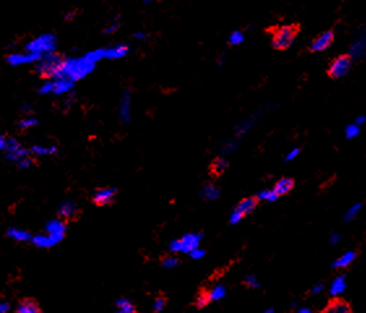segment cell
Returning a JSON list of instances; mask_svg holds the SVG:
<instances>
[{"instance_id":"836d02e7","label":"cell","mask_w":366,"mask_h":313,"mask_svg":"<svg viewBox=\"0 0 366 313\" xmlns=\"http://www.w3.org/2000/svg\"><path fill=\"white\" fill-rule=\"evenodd\" d=\"M237 146H239V141L237 140H231V141L224 142L222 145V153L223 154H229V153L235 152Z\"/></svg>"},{"instance_id":"cb8c5ba5","label":"cell","mask_w":366,"mask_h":313,"mask_svg":"<svg viewBox=\"0 0 366 313\" xmlns=\"http://www.w3.org/2000/svg\"><path fill=\"white\" fill-rule=\"evenodd\" d=\"M17 125H18V128L22 129V131H25V129H30V128H34V127H37L38 120H37V118H34V116H31V115H26L25 118H22L18 120Z\"/></svg>"},{"instance_id":"7a4b0ae2","label":"cell","mask_w":366,"mask_h":313,"mask_svg":"<svg viewBox=\"0 0 366 313\" xmlns=\"http://www.w3.org/2000/svg\"><path fill=\"white\" fill-rule=\"evenodd\" d=\"M63 64H64V57L60 56L56 52L52 54L43 55L40 57L39 61L35 63V69L38 73L44 78H56L61 77V72H63Z\"/></svg>"},{"instance_id":"74e56055","label":"cell","mask_w":366,"mask_h":313,"mask_svg":"<svg viewBox=\"0 0 366 313\" xmlns=\"http://www.w3.org/2000/svg\"><path fill=\"white\" fill-rule=\"evenodd\" d=\"M31 165H33V159L29 158V157L21 159L20 162H17V166H18L20 169H29V167H31Z\"/></svg>"},{"instance_id":"f35d334b","label":"cell","mask_w":366,"mask_h":313,"mask_svg":"<svg viewBox=\"0 0 366 313\" xmlns=\"http://www.w3.org/2000/svg\"><path fill=\"white\" fill-rule=\"evenodd\" d=\"M225 290L222 286H218L216 289L212 290V300L214 299H220L222 297H224Z\"/></svg>"},{"instance_id":"3957f363","label":"cell","mask_w":366,"mask_h":313,"mask_svg":"<svg viewBox=\"0 0 366 313\" xmlns=\"http://www.w3.org/2000/svg\"><path fill=\"white\" fill-rule=\"evenodd\" d=\"M0 149L8 161L16 162V163L31 154L30 149L24 148V145L21 144L16 137L7 135L0 136Z\"/></svg>"},{"instance_id":"60d3db41","label":"cell","mask_w":366,"mask_h":313,"mask_svg":"<svg viewBox=\"0 0 366 313\" xmlns=\"http://www.w3.org/2000/svg\"><path fill=\"white\" fill-rule=\"evenodd\" d=\"M299 154H300V149L299 148L292 149V150H291V152H289L288 154L286 155V162L293 161V159H296L297 157H299Z\"/></svg>"},{"instance_id":"9a60e30c","label":"cell","mask_w":366,"mask_h":313,"mask_svg":"<svg viewBox=\"0 0 366 313\" xmlns=\"http://www.w3.org/2000/svg\"><path fill=\"white\" fill-rule=\"evenodd\" d=\"M55 81V95H67L71 94L72 90H73L74 82L72 80H69L68 77H59Z\"/></svg>"},{"instance_id":"8d00e7d4","label":"cell","mask_w":366,"mask_h":313,"mask_svg":"<svg viewBox=\"0 0 366 313\" xmlns=\"http://www.w3.org/2000/svg\"><path fill=\"white\" fill-rule=\"evenodd\" d=\"M244 218V214H241V213L239 212V210H233L231 214V217H229V221H231L232 225H236V223H239L241 219Z\"/></svg>"},{"instance_id":"4316f807","label":"cell","mask_w":366,"mask_h":313,"mask_svg":"<svg viewBox=\"0 0 366 313\" xmlns=\"http://www.w3.org/2000/svg\"><path fill=\"white\" fill-rule=\"evenodd\" d=\"M55 90V81L54 80H44L42 84L39 85L38 88V93L42 95H47V94H54Z\"/></svg>"},{"instance_id":"44dd1931","label":"cell","mask_w":366,"mask_h":313,"mask_svg":"<svg viewBox=\"0 0 366 313\" xmlns=\"http://www.w3.org/2000/svg\"><path fill=\"white\" fill-rule=\"evenodd\" d=\"M346 287H347L346 278L343 276L336 277L335 280L331 282V285H330V294H331L333 297H338V295H340V294H343L346 291Z\"/></svg>"},{"instance_id":"d6a6232c","label":"cell","mask_w":366,"mask_h":313,"mask_svg":"<svg viewBox=\"0 0 366 313\" xmlns=\"http://www.w3.org/2000/svg\"><path fill=\"white\" fill-rule=\"evenodd\" d=\"M361 208H363L361 204H355V205L351 206V208L346 212V216H344L346 221H352V219L356 218L357 214H359L360 210H361Z\"/></svg>"},{"instance_id":"ba28073f","label":"cell","mask_w":366,"mask_h":313,"mask_svg":"<svg viewBox=\"0 0 366 313\" xmlns=\"http://www.w3.org/2000/svg\"><path fill=\"white\" fill-rule=\"evenodd\" d=\"M40 55L33 54V52H12L7 56V63L12 67H18V65H25V64H34V63H38L40 59Z\"/></svg>"},{"instance_id":"bcb514c9","label":"cell","mask_w":366,"mask_h":313,"mask_svg":"<svg viewBox=\"0 0 366 313\" xmlns=\"http://www.w3.org/2000/svg\"><path fill=\"white\" fill-rule=\"evenodd\" d=\"M323 289H325V287H323V285H316V286L313 287L312 293H313V294H319V293H322Z\"/></svg>"},{"instance_id":"83f0119b","label":"cell","mask_w":366,"mask_h":313,"mask_svg":"<svg viewBox=\"0 0 366 313\" xmlns=\"http://www.w3.org/2000/svg\"><path fill=\"white\" fill-rule=\"evenodd\" d=\"M85 56L88 57L91 63L97 64L98 61H101L104 59V48H95V50L93 51H88V52L85 54Z\"/></svg>"},{"instance_id":"7402d4cb","label":"cell","mask_w":366,"mask_h":313,"mask_svg":"<svg viewBox=\"0 0 366 313\" xmlns=\"http://www.w3.org/2000/svg\"><path fill=\"white\" fill-rule=\"evenodd\" d=\"M212 300V291H208V290H199V293L197 294V298H195V307L197 310H202L205 308L210 302Z\"/></svg>"},{"instance_id":"f1b7e54d","label":"cell","mask_w":366,"mask_h":313,"mask_svg":"<svg viewBox=\"0 0 366 313\" xmlns=\"http://www.w3.org/2000/svg\"><path fill=\"white\" fill-rule=\"evenodd\" d=\"M228 42L232 46H239V44L244 43L245 42V34L242 33L241 30H235L229 34Z\"/></svg>"},{"instance_id":"f546056e","label":"cell","mask_w":366,"mask_h":313,"mask_svg":"<svg viewBox=\"0 0 366 313\" xmlns=\"http://www.w3.org/2000/svg\"><path fill=\"white\" fill-rule=\"evenodd\" d=\"M279 196L276 195V192L274 189H265V191H261V192L257 195V199L258 201H275Z\"/></svg>"},{"instance_id":"1f68e13d","label":"cell","mask_w":366,"mask_h":313,"mask_svg":"<svg viewBox=\"0 0 366 313\" xmlns=\"http://www.w3.org/2000/svg\"><path fill=\"white\" fill-rule=\"evenodd\" d=\"M120 29V20L118 16H115L111 18V22L103 29L104 34H114Z\"/></svg>"},{"instance_id":"d590c367","label":"cell","mask_w":366,"mask_h":313,"mask_svg":"<svg viewBox=\"0 0 366 313\" xmlns=\"http://www.w3.org/2000/svg\"><path fill=\"white\" fill-rule=\"evenodd\" d=\"M115 313H138V311L133 304L125 302L124 304H119V308Z\"/></svg>"},{"instance_id":"ffe728a7","label":"cell","mask_w":366,"mask_h":313,"mask_svg":"<svg viewBox=\"0 0 366 313\" xmlns=\"http://www.w3.org/2000/svg\"><path fill=\"white\" fill-rule=\"evenodd\" d=\"M355 259H356V253L352 252V251H348V252L343 253L339 259H336L333 265L336 269H344L347 266H350L352 261H355Z\"/></svg>"},{"instance_id":"7dc6e473","label":"cell","mask_w":366,"mask_h":313,"mask_svg":"<svg viewBox=\"0 0 366 313\" xmlns=\"http://www.w3.org/2000/svg\"><path fill=\"white\" fill-rule=\"evenodd\" d=\"M299 313H313V312L309 310V308H301V310L299 311Z\"/></svg>"},{"instance_id":"7bdbcfd3","label":"cell","mask_w":366,"mask_h":313,"mask_svg":"<svg viewBox=\"0 0 366 313\" xmlns=\"http://www.w3.org/2000/svg\"><path fill=\"white\" fill-rule=\"evenodd\" d=\"M340 239H342L340 234L334 233V234H331V236H330V243H331V244H338V243L340 242Z\"/></svg>"},{"instance_id":"2e32d148","label":"cell","mask_w":366,"mask_h":313,"mask_svg":"<svg viewBox=\"0 0 366 313\" xmlns=\"http://www.w3.org/2000/svg\"><path fill=\"white\" fill-rule=\"evenodd\" d=\"M293 185H295V182L291 178H282L275 183L274 191H275L278 196L287 195V193L292 191Z\"/></svg>"},{"instance_id":"52a82bcc","label":"cell","mask_w":366,"mask_h":313,"mask_svg":"<svg viewBox=\"0 0 366 313\" xmlns=\"http://www.w3.org/2000/svg\"><path fill=\"white\" fill-rule=\"evenodd\" d=\"M118 195V189L115 187H104V188L97 189L93 193V204L97 206H108L114 204L115 197Z\"/></svg>"},{"instance_id":"8fae6325","label":"cell","mask_w":366,"mask_h":313,"mask_svg":"<svg viewBox=\"0 0 366 313\" xmlns=\"http://www.w3.org/2000/svg\"><path fill=\"white\" fill-rule=\"evenodd\" d=\"M14 313H43L35 298H22L20 299Z\"/></svg>"},{"instance_id":"ab89813d","label":"cell","mask_w":366,"mask_h":313,"mask_svg":"<svg viewBox=\"0 0 366 313\" xmlns=\"http://www.w3.org/2000/svg\"><path fill=\"white\" fill-rule=\"evenodd\" d=\"M133 38H135L136 40H148L149 39V34L148 33H145L144 30H137L133 33Z\"/></svg>"},{"instance_id":"d4e9b609","label":"cell","mask_w":366,"mask_h":313,"mask_svg":"<svg viewBox=\"0 0 366 313\" xmlns=\"http://www.w3.org/2000/svg\"><path fill=\"white\" fill-rule=\"evenodd\" d=\"M227 167H228V162H227L225 158H223V157L214 159V162L211 163V171L214 174H222L223 171L227 170Z\"/></svg>"},{"instance_id":"ac0fdd59","label":"cell","mask_w":366,"mask_h":313,"mask_svg":"<svg viewBox=\"0 0 366 313\" xmlns=\"http://www.w3.org/2000/svg\"><path fill=\"white\" fill-rule=\"evenodd\" d=\"M323 313H351V307L344 300H334L326 307Z\"/></svg>"},{"instance_id":"5b68a950","label":"cell","mask_w":366,"mask_h":313,"mask_svg":"<svg viewBox=\"0 0 366 313\" xmlns=\"http://www.w3.org/2000/svg\"><path fill=\"white\" fill-rule=\"evenodd\" d=\"M296 35H297V27L295 25H282L276 27L272 33V47L276 50H286L291 47L295 42Z\"/></svg>"},{"instance_id":"484cf974","label":"cell","mask_w":366,"mask_h":313,"mask_svg":"<svg viewBox=\"0 0 366 313\" xmlns=\"http://www.w3.org/2000/svg\"><path fill=\"white\" fill-rule=\"evenodd\" d=\"M202 196L206 200H214L219 196V189L212 184H205L202 189Z\"/></svg>"},{"instance_id":"30bf717a","label":"cell","mask_w":366,"mask_h":313,"mask_svg":"<svg viewBox=\"0 0 366 313\" xmlns=\"http://www.w3.org/2000/svg\"><path fill=\"white\" fill-rule=\"evenodd\" d=\"M129 52H131V47L127 43L114 44V46L104 48V59H108V60H119V59L128 56Z\"/></svg>"},{"instance_id":"4fadbf2b","label":"cell","mask_w":366,"mask_h":313,"mask_svg":"<svg viewBox=\"0 0 366 313\" xmlns=\"http://www.w3.org/2000/svg\"><path fill=\"white\" fill-rule=\"evenodd\" d=\"M366 55V29L360 31L353 42L351 43V56L361 57Z\"/></svg>"},{"instance_id":"681fc988","label":"cell","mask_w":366,"mask_h":313,"mask_svg":"<svg viewBox=\"0 0 366 313\" xmlns=\"http://www.w3.org/2000/svg\"><path fill=\"white\" fill-rule=\"evenodd\" d=\"M74 13H67L65 14V20H71V18H73Z\"/></svg>"},{"instance_id":"7c38bea8","label":"cell","mask_w":366,"mask_h":313,"mask_svg":"<svg viewBox=\"0 0 366 313\" xmlns=\"http://www.w3.org/2000/svg\"><path fill=\"white\" fill-rule=\"evenodd\" d=\"M334 40V33L333 31H325L322 33L321 35L316 38V39L313 40L312 43H310V51L313 52H321V51H325L329 48V46L333 43Z\"/></svg>"},{"instance_id":"4dcf8cb0","label":"cell","mask_w":366,"mask_h":313,"mask_svg":"<svg viewBox=\"0 0 366 313\" xmlns=\"http://www.w3.org/2000/svg\"><path fill=\"white\" fill-rule=\"evenodd\" d=\"M360 132H361V127H359L356 123H351L344 128V135H346L347 138H351V140L357 137L360 135Z\"/></svg>"},{"instance_id":"8992f818","label":"cell","mask_w":366,"mask_h":313,"mask_svg":"<svg viewBox=\"0 0 366 313\" xmlns=\"http://www.w3.org/2000/svg\"><path fill=\"white\" fill-rule=\"evenodd\" d=\"M351 67H352V59L350 55H342V56L336 57L331 63L329 68V74L333 78H342L351 71Z\"/></svg>"},{"instance_id":"b9f144b4","label":"cell","mask_w":366,"mask_h":313,"mask_svg":"<svg viewBox=\"0 0 366 313\" xmlns=\"http://www.w3.org/2000/svg\"><path fill=\"white\" fill-rule=\"evenodd\" d=\"M20 110H21V112H22V114L30 115L31 111H33V107H31L30 103H24V104H21Z\"/></svg>"},{"instance_id":"f6af8a7d","label":"cell","mask_w":366,"mask_h":313,"mask_svg":"<svg viewBox=\"0 0 366 313\" xmlns=\"http://www.w3.org/2000/svg\"><path fill=\"white\" fill-rule=\"evenodd\" d=\"M359 127H361L363 124H365L366 123V116H364V115H360V116H357L356 118V121H355Z\"/></svg>"},{"instance_id":"c3c4849f","label":"cell","mask_w":366,"mask_h":313,"mask_svg":"<svg viewBox=\"0 0 366 313\" xmlns=\"http://www.w3.org/2000/svg\"><path fill=\"white\" fill-rule=\"evenodd\" d=\"M152 3H154V0H142V4H144V5H150Z\"/></svg>"},{"instance_id":"6da1fadb","label":"cell","mask_w":366,"mask_h":313,"mask_svg":"<svg viewBox=\"0 0 366 313\" xmlns=\"http://www.w3.org/2000/svg\"><path fill=\"white\" fill-rule=\"evenodd\" d=\"M94 63H91L88 57L82 55V56H69L64 59L63 72H61V77H68L73 82L82 80L86 76L94 72L95 69Z\"/></svg>"},{"instance_id":"9c48e42d","label":"cell","mask_w":366,"mask_h":313,"mask_svg":"<svg viewBox=\"0 0 366 313\" xmlns=\"http://www.w3.org/2000/svg\"><path fill=\"white\" fill-rule=\"evenodd\" d=\"M119 119L123 124H128L132 119V93L124 90L119 102Z\"/></svg>"},{"instance_id":"277c9868","label":"cell","mask_w":366,"mask_h":313,"mask_svg":"<svg viewBox=\"0 0 366 313\" xmlns=\"http://www.w3.org/2000/svg\"><path fill=\"white\" fill-rule=\"evenodd\" d=\"M57 48V37L54 33H43L39 34L38 37L33 38L29 40L25 46V50L27 52H33V54L43 55L52 54Z\"/></svg>"},{"instance_id":"5bb4252c","label":"cell","mask_w":366,"mask_h":313,"mask_svg":"<svg viewBox=\"0 0 366 313\" xmlns=\"http://www.w3.org/2000/svg\"><path fill=\"white\" fill-rule=\"evenodd\" d=\"M59 217L64 223L68 221H76L78 216V208L77 205L72 201H64L59 208Z\"/></svg>"},{"instance_id":"e575fe53","label":"cell","mask_w":366,"mask_h":313,"mask_svg":"<svg viewBox=\"0 0 366 313\" xmlns=\"http://www.w3.org/2000/svg\"><path fill=\"white\" fill-rule=\"evenodd\" d=\"M166 306H167V298L163 297V295H158L157 299H155L154 308H153V311H154L155 313H158V312H161V311L165 310Z\"/></svg>"},{"instance_id":"ee69618b","label":"cell","mask_w":366,"mask_h":313,"mask_svg":"<svg viewBox=\"0 0 366 313\" xmlns=\"http://www.w3.org/2000/svg\"><path fill=\"white\" fill-rule=\"evenodd\" d=\"M246 283H248V285L250 287H257V286H258V282L255 281L254 277H248V278H246Z\"/></svg>"},{"instance_id":"e0dca14e","label":"cell","mask_w":366,"mask_h":313,"mask_svg":"<svg viewBox=\"0 0 366 313\" xmlns=\"http://www.w3.org/2000/svg\"><path fill=\"white\" fill-rule=\"evenodd\" d=\"M30 153L34 155H38V157H43V155H52L57 153V146L56 145H50V146H46V145L34 144L30 146Z\"/></svg>"},{"instance_id":"603a6c76","label":"cell","mask_w":366,"mask_h":313,"mask_svg":"<svg viewBox=\"0 0 366 313\" xmlns=\"http://www.w3.org/2000/svg\"><path fill=\"white\" fill-rule=\"evenodd\" d=\"M255 120H257V116H252V118L240 121L239 124L236 125V136H237V137H241V136L245 135L246 132L255 124Z\"/></svg>"},{"instance_id":"d6986e66","label":"cell","mask_w":366,"mask_h":313,"mask_svg":"<svg viewBox=\"0 0 366 313\" xmlns=\"http://www.w3.org/2000/svg\"><path fill=\"white\" fill-rule=\"evenodd\" d=\"M257 202H258V199L257 197H246V199L241 200L239 202V205L236 208V210H239L241 214L246 216V214H250L255 209L257 206Z\"/></svg>"}]
</instances>
